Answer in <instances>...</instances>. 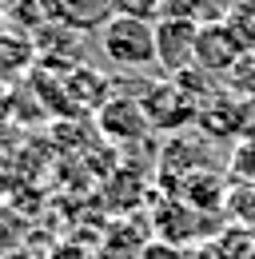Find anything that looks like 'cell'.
Instances as JSON below:
<instances>
[{"label":"cell","mask_w":255,"mask_h":259,"mask_svg":"<svg viewBox=\"0 0 255 259\" xmlns=\"http://www.w3.org/2000/svg\"><path fill=\"white\" fill-rule=\"evenodd\" d=\"M100 48L108 64L116 68H148L156 64V20L140 16H104L100 28Z\"/></svg>","instance_id":"1"},{"label":"cell","mask_w":255,"mask_h":259,"mask_svg":"<svg viewBox=\"0 0 255 259\" xmlns=\"http://www.w3.org/2000/svg\"><path fill=\"white\" fill-rule=\"evenodd\" d=\"M140 104H144V112H148V124L152 128H163V132H176L191 124L195 120V100L167 76V80H152V84H144V92H140Z\"/></svg>","instance_id":"2"},{"label":"cell","mask_w":255,"mask_h":259,"mask_svg":"<svg viewBox=\"0 0 255 259\" xmlns=\"http://www.w3.org/2000/svg\"><path fill=\"white\" fill-rule=\"evenodd\" d=\"M195 36H199V20H180V16L156 20V64L167 76L195 68Z\"/></svg>","instance_id":"3"},{"label":"cell","mask_w":255,"mask_h":259,"mask_svg":"<svg viewBox=\"0 0 255 259\" xmlns=\"http://www.w3.org/2000/svg\"><path fill=\"white\" fill-rule=\"evenodd\" d=\"M239 56H243V44L231 36V28L223 20L199 24V36H195V68L199 72H207L211 80H223L239 64Z\"/></svg>","instance_id":"4"},{"label":"cell","mask_w":255,"mask_h":259,"mask_svg":"<svg viewBox=\"0 0 255 259\" xmlns=\"http://www.w3.org/2000/svg\"><path fill=\"white\" fill-rule=\"evenodd\" d=\"M100 132L116 144H132V140H144L152 124H148V112L136 96H112L100 104Z\"/></svg>","instance_id":"5"},{"label":"cell","mask_w":255,"mask_h":259,"mask_svg":"<svg viewBox=\"0 0 255 259\" xmlns=\"http://www.w3.org/2000/svg\"><path fill=\"white\" fill-rule=\"evenodd\" d=\"M223 24L243 44V52H255V0H231L223 12Z\"/></svg>","instance_id":"6"},{"label":"cell","mask_w":255,"mask_h":259,"mask_svg":"<svg viewBox=\"0 0 255 259\" xmlns=\"http://www.w3.org/2000/svg\"><path fill=\"white\" fill-rule=\"evenodd\" d=\"M159 16H180V20H223V8L216 0H159Z\"/></svg>","instance_id":"7"},{"label":"cell","mask_w":255,"mask_h":259,"mask_svg":"<svg viewBox=\"0 0 255 259\" xmlns=\"http://www.w3.org/2000/svg\"><path fill=\"white\" fill-rule=\"evenodd\" d=\"M211 255L216 259H255V235L243 231V227H227L211 243Z\"/></svg>","instance_id":"8"},{"label":"cell","mask_w":255,"mask_h":259,"mask_svg":"<svg viewBox=\"0 0 255 259\" xmlns=\"http://www.w3.org/2000/svg\"><path fill=\"white\" fill-rule=\"evenodd\" d=\"M223 88L239 100H255V52H243L239 64L223 76Z\"/></svg>","instance_id":"9"},{"label":"cell","mask_w":255,"mask_h":259,"mask_svg":"<svg viewBox=\"0 0 255 259\" xmlns=\"http://www.w3.org/2000/svg\"><path fill=\"white\" fill-rule=\"evenodd\" d=\"M116 16H140V20H159V0H108Z\"/></svg>","instance_id":"10"},{"label":"cell","mask_w":255,"mask_h":259,"mask_svg":"<svg viewBox=\"0 0 255 259\" xmlns=\"http://www.w3.org/2000/svg\"><path fill=\"white\" fill-rule=\"evenodd\" d=\"M231 171L247 180L243 188H255V140H243V144L235 148V156H231Z\"/></svg>","instance_id":"11"},{"label":"cell","mask_w":255,"mask_h":259,"mask_svg":"<svg viewBox=\"0 0 255 259\" xmlns=\"http://www.w3.org/2000/svg\"><path fill=\"white\" fill-rule=\"evenodd\" d=\"M216 4H220V8H223V12H227V4H231V0H216Z\"/></svg>","instance_id":"12"}]
</instances>
